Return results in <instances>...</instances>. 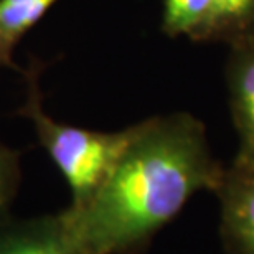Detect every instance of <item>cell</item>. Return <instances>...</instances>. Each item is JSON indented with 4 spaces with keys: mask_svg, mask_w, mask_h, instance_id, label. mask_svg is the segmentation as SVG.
<instances>
[{
    "mask_svg": "<svg viewBox=\"0 0 254 254\" xmlns=\"http://www.w3.org/2000/svg\"><path fill=\"white\" fill-rule=\"evenodd\" d=\"M221 201V233L231 254H254V165L225 169L216 189Z\"/></svg>",
    "mask_w": 254,
    "mask_h": 254,
    "instance_id": "3957f363",
    "label": "cell"
},
{
    "mask_svg": "<svg viewBox=\"0 0 254 254\" xmlns=\"http://www.w3.org/2000/svg\"><path fill=\"white\" fill-rule=\"evenodd\" d=\"M254 38V0H213L205 42L231 45Z\"/></svg>",
    "mask_w": 254,
    "mask_h": 254,
    "instance_id": "8992f818",
    "label": "cell"
},
{
    "mask_svg": "<svg viewBox=\"0 0 254 254\" xmlns=\"http://www.w3.org/2000/svg\"><path fill=\"white\" fill-rule=\"evenodd\" d=\"M226 84L231 119L238 134L233 164L254 165V38L231 45Z\"/></svg>",
    "mask_w": 254,
    "mask_h": 254,
    "instance_id": "277c9868",
    "label": "cell"
},
{
    "mask_svg": "<svg viewBox=\"0 0 254 254\" xmlns=\"http://www.w3.org/2000/svg\"><path fill=\"white\" fill-rule=\"evenodd\" d=\"M223 174L200 119L152 118L134 126L94 195L58 221L78 254H123L174 220L195 193L216 191Z\"/></svg>",
    "mask_w": 254,
    "mask_h": 254,
    "instance_id": "6da1fadb",
    "label": "cell"
},
{
    "mask_svg": "<svg viewBox=\"0 0 254 254\" xmlns=\"http://www.w3.org/2000/svg\"><path fill=\"white\" fill-rule=\"evenodd\" d=\"M25 114L33 121L38 137L73 191V206L84 205L99 189L129 144L134 126L119 132H98L58 124L43 113L35 79H30Z\"/></svg>",
    "mask_w": 254,
    "mask_h": 254,
    "instance_id": "7a4b0ae2",
    "label": "cell"
},
{
    "mask_svg": "<svg viewBox=\"0 0 254 254\" xmlns=\"http://www.w3.org/2000/svg\"><path fill=\"white\" fill-rule=\"evenodd\" d=\"M0 254H78L66 238L60 221L53 230L17 238L0 246Z\"/></svg>",
    "mask_w": 254,
    "mask_h": 254,
    "instance_id": "ba28073f",
    "label": "cell"
},
{
    "mask_svg": "<svg viewBox=\"0 0 254 254\" xmlns=\"http://www.w3.org/2000/svg\"><path fill=\"white\" fill-rule=\"evenodd\" d=\"M213 0H165L162 30L170 38L187 37L205 42L211 20Z\"/></svg>",
    "mask_w": 254,
    "mask_h": 254,
    "instance_id": "52a82bcc",
    "label": "cell"
},
{
    "mask_svg": "<svg viewBox=\"0 0 254 254\" xmlns=\"http://www.w3.org/2000/svg\"><path fill=\"white\" fill-rule=\"evenodd\" d=\"M55 2L57 0H0V66H15L13 48Z\"/></svg>",
    "mask_w": 254,
    "mask_h": 254,
    "instance_id": "5b68a950",
    "label": "cell"
},
{
    "mask_svg": "<svg viewBox=\"0 0 254 254\" xmlns=\"http://www.w3.org/2000/svg\"><path fill=\"white\" fill-rule=\"evenodd\" d=\"M10 175H12V165H10V159L0 150V206L3 205L5 196H7Z\"/></svg>",
    "mask_w": 254,
    "mask_h": 254,
    "instance_id": "9c48e42d",
    "label": "cell"
}]
</instances>
